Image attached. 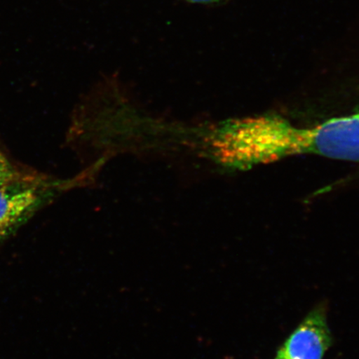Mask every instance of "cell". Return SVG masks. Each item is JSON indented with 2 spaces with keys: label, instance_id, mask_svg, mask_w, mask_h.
I'll return each mask as SVG.
<instances>
[{
  "label": "cell",
  "instance_id": "1",
  "mask_svg": "<svg viewBox=\"0 0 359 359\" xmlns=\"http://www.w3.org/2000/svg\"><path fill=\"white\" fill-rule=\"evenodd\" d=\"M203 143L215 163L238 170L296 155L359 161V112L311 128L273 114L233 118L208 127Z\"/></svg>",
  "mask_w": 359,
  "mask_h": 359
},
{
  "label": "cell",
  "instance_id": "2",
  "mask_svg": "<svg viewBox=\"0 0 359 359\" xmlns=\"http://www.w3.org/2000/svg\"><path fill=\"white\" fill-rule=\"evenodd\" d=\"M48 187L34 176L0 186V241L42 205L50 192Z\"/></svg>",
  "mask_w": 359,
  "mask_h": 359
},
{
  "label": "cell",
  "instance_id": "3",
  "mask_svg": "<svg viewBox=\"0 0 359 359\" xmlns=\"http://www.w3.org/2000/svg\"><path fill=\"white\" fill-rule=\"evenodd\" d=\"M330 345L324 313L309 314L277 354L276 359H322Z\"/></svg>",
  "mask_w": 359,
  "mask_h": 359
},
{
  "label": "cell",
  "instance_id": "4",
  "mask_svg": "<svg viewBox=\"0 0 359 359\" xmlns=\"http://www.w3.org/2000/svg\"><path fill=\"white\" fill-rule=\"evenodd\" d=\"M32 176L31 174L22 173L16 165L0 151V186Z\"/></svg>",
  "mask_w": 359,
  "mask_h": 359
},
{
  "label": "cell",
  "instance_id": "5",
  "mask_svg": "<svg viewBox=\"0 0 359 359\" xmlns=\"http://www.w3.org/2000/svg\"><path fill=\"white\" fill-rule=\"evenodd\" d=\"M193 3L208 4L221 1V0H188Z\"/></svg>",
  "mask_w": 359,
  "mask_h": 359
}]
</instances>
